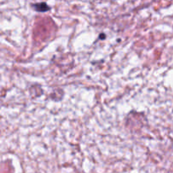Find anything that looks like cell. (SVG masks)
<instances>
[{"instance_id": "cell-1", "label": "cell", "mask_w": 173, "mask_h": 173, "mask_svg": "<svg viewBox=\"0 0 173 173\" xmlns=\"http://www.w3.org/2000/svg\"><path fill=\"white\" fill-rule=\"evenodd\" d=\"M33 8L36 9V11L38 12H46L49 10V7L46 3H36L33 5Z\"/></svg>"}]
</instances>
